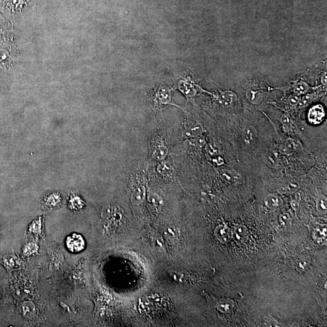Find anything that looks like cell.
<instances>
[{
  "instance_id": "14",
  "label": "cell",
  "mask_w": 327,
  "mask_h": 327,
  "mask_svg": "<svg viewBox=\"0 0 327 327\" xmlns=\"http://www.w3.org/2000/svg\"><path fill=\"white\" fill-rule=\"evenodd\" d=\"M301 144L298 141L294 139L289 138L285 141V143L280 147V152L284 154H290L298 150L301 147Z\"/></svg>"
},
{
  "instance_id": "29",
  "label": "cell",
  "mask_w": 327,
  "mask_h": 327,
  "mask_svg": "<svg viewBox=\"0 0 327 327\" xmlns=\"http://www.w3.org/2000/svg\"><path fill=\"white\" fill-rule=\"evenodd\" d=\"M311 95H307L306 97H304L302 99L301 101L300 102V106L302 107L306 106L307 105H308L310 102L311 101Z\"/></svg>"
},
{
  "instance_id": "16",
  "label": "cell",
  "mask_w": 327,
  "mask_h": 327,
  "mask_svg": "<svg viewBox=\"0 0 327 327\" xmlns=\"http://www.w3.org/2000/svg\"><path fill=\"white\" fill-rule=\"evenodd\" d=\"M147 202L148 205L155 211H160L164 206V202L162 197L154 192H150V194H148Z\"/></svg>"
},
{
  "instance_id": "15",
  "label": "cell",
  "mask_w": 327,
  "mask_h": 327,
  "mask_svg": "<svg viewBox=\"0 0 327 327\" xmlns=\"http://www.w3.org/2000/svg\"><path fill=\"white\" fill-rule=\"evenodd\" d=\"M232 235L236 242L245 243L248 238V230L245 226L238 225L234 228Z\"/></svg>"
},
{
  "instance_id": "8",
  "label": "cell",
  "mask_w": 327,
  "mask_h": 327,
  "mask_svg": "<svg viewBox=\"0 0 327 327\" xmlns=\"http://www.w3.org/2000/svg\"><path fill=\"white\" fill-rule=\"evenodd\" d=\"M11 48L7 49L6 48H0V72H6L11 68L12 65V54Z\"/></svg>"
},
{
  "instance_id": "22",
  "label": "cell",
  "mask_w": 327,
  "mask_h": 327,
  "mask_svg": "<svg viewBox=\"0 0 327 327\" xmlns=\"http://www.w3.org/2000/svg\"><path fill=\"white\" fill-rule=\"evenodd\" d=\"M316 208L319 214H325L327 213V201L326 196L321 195L318 197L316 202Z\"/></svg>"
},
{
  "instance_id": "20",
  "label": "cell",
  "mask_w": 327,
  "mask_h": 327,
  "mask_svg": "<svg viewBox=\"0 0 327 327\" xmlns=\"http://www.w3.org/2000/svg\"><path fill=\"white\" fill-rule=\"evenodd\" d=\"M300 186L298 183L292 182L287 184L282 185L278 189V192L280 194H294L299 189Z\"/></svg>"
},
{
  "instance_id": "30",
  "label": "cell",
  "mask_w": 327,
  "mask_h": 327,
  "mask_svg": "<svg viewBox=\"0 0 327 327\" xmlns=\"http://www.w3.org/2000/svg\"><path fill=\"white\" fill-rule=\"evenodd\" d=\"M292 206L294 209L296 210L298 208V203H297L296 201H293L292 202Z\"/></svg>"
},
{
  "instance_id": "17",
  "label": "cell",
  "mask_w": 327,
  "mask_h": 327,
  "mask_svg": "<svg viewBox=\"0 0 327 327\" xmlns=\"http://www.w3.org/2000/svg\"><path fill=\"white\" fill-rule=\"evenodd\" d=\"M263 162L268 167L277 169L280 165L279 155L277 152H271L266 154L263 158Z\"/></svg>"
},
{
  "instance_id": "21",
  "label": "cell",
  "mask_w": 327,
  "mask_h": 327,
  "mask_svg": "<svg viewBox=\"0 0 327 327\" xmlns=\"http://www.w3.org/2000/svg\"><path fill=\"white\" fill-rule=\"evenodd\" d=\"M246 98L248 101L254 104H260L262 100V95L259 90L248 89L246 92Z\"/></svg>"
},
{
  "instance_id": "1",
  "label": "cell",
  "mask_w": 327,
  "mask_h": 327,
  "mask_svg": "<svg viewBox=\"0 0 327 327\" xmlns=\"http://www.w3.org/2000/svg\"><path fill=\"white\" fill-rule=\"evenodd\" d=\"M148 163H136L131 165L128 180L131 188V202L133 206H140L147 196V186L150 175Z\"/></svg>"
},
{
  "instance_id": "18",
  "label": "cell",
  "mask_w": 327,
  "mask_h": 327,
  "mask_svg": "<svg viewBox=\"0 0 327 327\" xmlns=\"http://www.w3.org/2000/svg\"><path fill=\"white\" fill-rule=\"evenodd\" d=\"M264 202L268 209L275 210L281 206L282 202L277 195L271 194L265 197Z\"/></svg>"
},
{
  "instance_id": "25",
  "label": "cell",
  "mask_w": 327,
  "mask_h": 327,
  "mask_svg": "<svg viewBox=\"0 0 327 327\" xmlns=\"http://www.w3.org/2000/svg\"><path fill=\"white\" fill-rule=\"evenodd\" d=\"M309 89L308 85L304 82H299L294 87V92L297 95L305 94Z\"/></svg>"
},
{
  "instance_id": "3",
  "label": "cell",
  "mask_w": 327,
  "mask_h": 327,
  "mask_svg": "<svg viewBox=\"0 0 327 327\" xmlns=\"http://www.w3.org/2000/svg\"><path fill=\"white\" fill-rule=\"evenodd\" d=\"M173 92H174L173 88L167 86H161L156 89L151 95L150 98L153 107L160 109H162L164 106L171 105V106H174L182 109L173 101Z\"/></svg>"
},
{
  "instance_id": "13",
  "label": "cell",
  "mask_w": 327,
  "mask_h": 327,
  "mask_svg": "<svg viewBox=\"0 0 327 327\" xmlns=\"http://www.w3.org/2000/svg\"><path fill=\"white\" fill-rule=\"evenodd\" d=\"M258 138V131L255 127L248 126L246 127L244 133V142L248 147H251L255 143Z\"/></svg>"
},
{
  "instance_id": "6",
  "label": "cell",
  "mask_w": 327,
  "mask_h": 327,
  "mask_svg": "<svg viewBox=\"0 0 327 327\" xmlns=\"http://www.w3.org/2000/svg\"><path fill=\"white\" fill-rule=\"evenodd\" d=\"M66 245L71 252H80V251L84 250L85 241L81 235L74 233L68 236L66 240Z\"/></svg>"
},
{
  "instance_id": "12",
  "label": "cell",
  "mask_w": 327,
  "mask_h": 327,
  "mask_svg": "<svg viewBox=\"0 0 327 327\" xmlns=\"http://www.w3.org/2000/svg\"><path fill=\"white\" fill-rule=\"evenodd\" d=\"M6 26L7 25L6 21L0 15V47H2V46L11 47L12 44L8 30L5 28Z\"/></svg>"
},
{
  "instance_id": "19",
  "label": "cell",
  "mask_w": 327,
  "mask_h": 327,
  "mask_svg": "<svg viewBox=\"0 0 327 327\" xmlns=\"http://www.w3.org/2000/svg\"><path fill=\"white\" fill-rule=\"evenodd\" d=\"M85 206V202L82 197L76 194H73L70 196L69 201V208L72 211H79Z\"/></svg>"
},
{
  "instance_id": "10",
  "label": "cell",
  "mask_w": 327,
  "mask_h": 327,
  "mask_svg": "<svg viewBox=\"0 0 327 327\" xmlns=\"http://www.w3.org/2000/svg\"><path fill=\"white\" fill-rule=\"evenodd\" d=\"M62 203V196L57 192H53L44 197L42 204L48 209L55 208Z\"/></svg>"
},
{
  "instance_id": "4",
  "label": "cell",
  "mask_w": 327,
  "mask_h": 327,
  "mask_svg": "<svg viewBox=\"0 0 327 327\" xmlns=\"http://www.w3.org/2000/svg\"><path fill=\"white\" fill-rule=\"evenodd\" d=\"M204 129L199 122L195 120L189 115L185 119L182 130V138L185 140L198 137L203 135Z\"/></svg>"
},
{
  "instance_id": "24",
  "label": "cell",
  "mask_w": 327,
  "mask_h": 327,
  "mask_svg": "<svg viewBox=\"0 0 327 327\" xmlns=\"http://www.w3.org/2000/svg\"><path fill=\"white\" fill-rule=\"evenodd\" d=\"M281 121L284 131H287V132H289V131H291L292 121L289 114H284L282 117Z\"/></svg>"
},
{
  "instance_id": "5",
  "label": "cell",
  "mask_w": 327,
  "mask_h": 327,
  "mask_svg": "<svg viewBox=\"0 0 327 327\" xmlns=\"http://www.w3.org/2000/svg\"><path fill=\"white\" fill-rule=\"evenodd\" d=\"M156 172L162 180L166 181H174L177 180V174L174 165L170 161L165 159L155 164Z\"/></svg>"
},
{
  "instance_id": "26",
  "label": "cell",
  "mask_w": 327,
  "mask_h": 327,
  "mask_svg": "<svg viewBox=\"0 0 327 327\" xmlns=\"http://www.w3.org/2000/svg\"><path fill=\"white\" fill-rule=\"evenodd\" d=\"M230 304L226 303V301H221L220 302H218V304L216 305V307L219 311L222 312V313H226V312L230 311Z\"/></svg>"
},
{
  "instance_id": "9",
  "label": "cell",
  "mask_w": 327,
  "mask_h": 327,
  "mask_svg": "<svg viewBox=\"0 0 327 327\" xmlns=\"http://www.w3.org/2000/svg\"><path fill=\"white\" fill-rule=\"evenodd\" d=\"M214 235L217 240L222 243L229 242L233 238L232 231L225 225H219L214 230Z\"/></svg>"
},
{
  "instance_id": "23",
  "label": "cell",
  "mask_w": 327,
  "mask_h": 327,
  "mask_svg": "<svg viewBox=\"0 0 327 327\" xmlns=\"http://www.w3.org/2000/svg\"><path fill=\"white\" fill-rule=\"evenodd\" d=\"M279 222L280 225L284 228H287L291 226L292 219L290 214L288 213H283L279 217Z\"/></svg>"
},
{
  "instance_id": "7",
  "label": "cell",
  "mask_w": 327,
  "mask_h": 327,
  "mask_svg": "<svg viewBox=\"0 0 327 327\" xmlns=\"http://www.w3.org/2000/svg\"><path fill=\"white\" fill-rule=\"evenodd\" d=\"M326 112L321 104L316 105L311 107L309 112L308 119L310 123L314 125L321 124L325 118Z\"/></svg>"
},
{
  "instance_id": "28",
  "label": "cell",
  "mask_w": 327,
  "mask_h": 327,
  "mask_svg": "<svg viewBox=\"0 0 327 327\" xmlns=\"http://www.w3.org/2000/svg\"><path fill=\"white\" fill-rule=\"evenodd\" d=\"M299 101V99L297 95H292L289 99V103L291 106H296V105L298 103Z\"/></svg>"
},
{
  "instance_id": "11",
  "label": "cell",
  "mask_w": 327,
  "mask_h": 327,
  "mask_svg": "<svg viewBox=\"0 0 327 327\" xmlns=\"http://www.w3.org/2000/svg\"><path fill=\"white\" fill-rule=\"evenodd\" d=\"M236 99V95L230 91L222 92L221 94L216 96L217 101L224 107H231Z\"/></svg>"
},
{
  "instance_id": "2",
  "label": "cell",
  "mask_w": 327,
  "mask_h": 327,
  "mask_svg": "<svg viewBox=\"0 0 327 327\" xmlns=\"http://www.w3.org/2000/svg\"><path fill=\"white\" fill-rule=\"evenodd\" d=\"M170 152L167 131L163 129H153L148 143V161L157 164L167 159Z\"/></svg>"
},
{
  "instance_id": "27",
  "label": "cell",
  "mask_w": 327,
  "mask_h": 327,
  "mask_svg": "<svg viewBox=\"0 0 327 327\" xmlns=\"http://www.w3.org/2000/svg\"><path fill=\"white\" fill-rule=\"evenodd\" d=\"M233 171H223V175L224 178V179L228 180H237V176L236 175L235 173H233Z\"/></svg>"
}]
</instances>
